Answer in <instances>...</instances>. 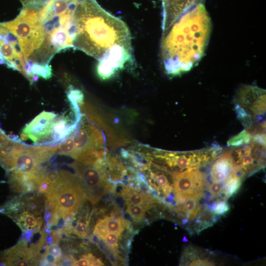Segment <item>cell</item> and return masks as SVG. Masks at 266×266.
<instances>
[{
    "label": "cell",
    "instance_id": "obj_1",
    "mask_svg": "<svg viewBox=\"0 0 266 266\" xmlns=\"http://www.w3.org/2000/svg\"><path fill=\"white\" fill-rule=\"evenodd\" d=\"M73 47L99 62L124 65L132 58L131 36L126 23L96 0H78L74 12Z\"/></svg>",
    "mask_w": 266,
    "mask_h": 266
},
{
    "label": "cell",
    "instance_id": "obj_2",
    "mask_svg": "<svg viewBox=\"0 0 266 266\" xmlns=\"http://www.w3.org/2000/svg\"><path fill=\"white\" fill-rule=\"evenodd\" d=\"M211 29L210 18L201 3L184 12L162 33L161 55L168 74H180L198 64L204 54Z\"/></svg>",
    "mask_w": 266,
    "mask_h": 266
},
{
    "label": "cell",
    "instance_id": "obj_3",
    "mask_svg": "<svg viewBox=\"0 0 266 266\" xmlns=\"http://www.w3.org/2000/svg\"><path fill=\"white\" fill-rule=\"evenodd\" d=\"M45 195L52 214L63 219L74 213L86 197L76 175L63 170L53 174L51 186Z\"/></svg>",
    "mask_w": 266,
    "mask_h": 266
},
{
    "label": "cell",
    "instance_id": "obj_4",
    "mask_svg": "<svg viewBox=\"0 0 266 266\" xmlns=\"http://www.w3.org/2000/svg\"><path fill=\"white\" fill-rule=\"evenodd\" d=\"M41 7H23L13 20L1 23L18 39L26 64L41 46L44 33L39 18Z\"/></svg>",
    "mask_w": 266,
    "mask_h": 266
},
{
    "label": "cell",
    "instance_id": "obj_5",
    "mask_svg": "<svg viewBox=\"0 0 266 266\" xmlns=\"http://www.w3.org/2000/svg\"><path fill=\"white\" fill-rule=\"evenodd\" d=\"M237 118L246 130L266 127V90L256 86L243 85L234 98Z\"/></svg>",
    "mask_w": 266,
    "mask_h": 266
},
{
    "label": "cell",
    "instance_id": "obj_6",
    "mask_svg": "<svg viewBox=\"0 0 266 266\" xmlns=\"http://www.w3.org/2000/svg\"><path fill=\"white\" fill-rule=\"evenodd\" d=\"M173 192L177 204L189 199L206 200L209 182L207 175L200 168L173 173Z\"/></svg>",
    "mask_w": 266,
    "mask_h": 266
},
{
    "label": "cell",
    "instance_id": "obj_7",
    "mask_svg": "<svg viewBox=\"0 0 266 266\" xmlns=\"http://www.w3.org/2000/svg\"><path fill=\"white\" fill-rule=\"evenodd\" d=\"M76 172L80 184L87 197L96 203L105 193L112 191L113 186L108 179L107 171L100 170L92 166L75 162L71 166Z\"/></svg>",
    "mask_w": 266,
    "mask_h": 266
},
{
    "label": "cell",
    "instance_id": "obj_8",
    "mask_svg": "<svg viewBox=\"0 0 266 266\" xmlns=\"http://www.w3.org/2000/svg\"><path fill=\"white\" fill-rule=\"evenodd\" d=\"M233 166L241 168L247 177L251 176L266 165V144L253 140L251 142L233 146L229 149Z\"/></svg>",
    "mask_w": 266,
    "mask_h": 266
},
{
    "label": "cell",
    "instance_id": "obj_9",
    "mask_svg": "<svg viewBox=\"0 0 266 266\" xmlns=\"http://www.w3.org/2000/svg\"><path fill=\"white\" fill-rule=\"evenodd\" d=\"M75 159L81 153L91 149H102L105 144V137L96 126L85 123L76 129L72 136Z\"/></svg>",
    "mask_w": 266,
    "mask_h": 266
},
{
    "label": "cell",
    "instance_id": "obj_10",
    "mask_svg": "<svg viewBox=\"0 0 266 266\" xmlns=\"http://www.w3.org/2000/svg\"><path fill=\"white\" fill-rule=\"evenodd\" d=\"M57 116L54 112L43 111L25 126L23 133L35 143L44 141L51 136L54 121Z\"/></svg>",
    "mask_w": 266,
    "mask_h": 266
},
{
    "label": "cell",
    "instance_id": "obj_11",
    "mask_svg": "<svg viewBox=\"0 0 266 266\" xmlns=\"http://www.w3.org/2000/svg\"><path fill=\"white\" fill-rule=\"evenodd\" d=\"M162 33L165 32L184 12L204 0H162Z\"/></svg>",
    "mask_w": 266,
    "mask_h": 266
},
{
    "label": "cell",
    "instance_id": "obj_12",
    "mask_svg": "<svg viewBox=\"0 0 266 266\" xmlns=\"http://www.w3.org/2000/svg\"><path fill=\"white\" fill-rule=\"evenodd\" d=\"M232 158L228 150L213 162L209 174L212 183H225L233 170Z\"/></svg>",
    "mask_w": 266,
    "mask_h": 266
},
{
    "label": "cell",
    "instance_id": "obj_13",
    "mask_svg": "<svg viewBox=\"0 0 266 266\" xmlns=\"http://www.w3.org/2000/svg\"><path fill=\"white\" fill-rule=\"evenodd\" d=\"M125 227V220L122 217H106L97 222L94 234L101 239L108 233H113L120 235Z\"/></svg>",
    "mask_w": 266,
    "mask_h": 266
},
{
    "label": "cell",
    "instance_id": "obj_14",
    "mask_svg": "<svg viewBox=\"0 0 266 266\" xmlns=\"http://www.w3.org/2000/svg\"><path fill=\"white\" fill-rule=\"evenodd\" d=\"M210 257L209 252L200 251L190 246L185 249L180 264L184 266H215L214 260Z\"/></svg>",
    "mask_w": 266,
    "mask_h": 266
},
{
    "label": "cell",
    "instance_id": "obj_15",
    "mask_svg": "<svg viewBox=\"0 0 266 266\" xmlns=\"http://www.w3.org/2000/svg\"><path fill=\"white\" fill-rule=\"evenodd\" d=\"M76 124H69L64 116L54 121L51 134L52 139L48 145L58 144L63 142L77 128Z\"/></svg>",
    "mask_w": 266,
    "mask_h": 266
},
{
    "label": "cell",
    "instance_id": "obj_16",
    "mask_svg": "<svg viewBox=\"0 0 266 266\" xmlns=\"http://www.w3.org/2000/svg\"><path fill=\"white\" fill-rule=\"evenodd\" d=\"M42 223V219L41 217H36L33 213L28 211L23 212L17 219V224L23 231L39 229Z\"/></svg>",
    "mask_w": 266,
    "mask_h": 266
},
{
    "label": "cell",
    "instance_id": "obj_17",
    "mask_svg": "<svg viewBox=\"0 0 266 266\" xmlns=\"http://www.w3.org/2000/svg\"><path fill=\"white\" fill-rule=\"evenodd\" d=\"M242 182V180L233 175L231 172L226 180L217 199L227 200L238 192Z\"/></svg>",
    "mask_w": 266,
    "mask_h": 266
},
{
    "label": "cell",
    "instance_id": "obj_18",
    "mask_svg": "<svg viewBox=\"0 0 266 266\" xmlns=\"http://www.w3.org/2000/svg\"><path fill=\"white\" fill-rule=\"evenodd\" d=\"M208 209L219 217L224 215L230 210V206L226 200L217 199L216 200L206 204Z\"/></svg>",
    "mask_w": 266,
    "mask_h": 266
},
{
    "label": "cell",
    "instance_id": "obj_19",
    "mask_svg": "<svg viewBox=\"0 0 266 266\" xmlns=\"http://www.w3.org/2000/svg\"><path fill=\"white\" fill-rule=\"evenodd\" d=\"M253 137L245 130L231 138L228 142V146H239L251 142Z\"/></svg>",
    "mask_w": 266,
    "mask_h": 266
},
{
    "label": "cell",
    "instance_id": "obj_20",
    "mask_svg": "<svg viewBox=\"0 0 266 266\" xmlns=\"http://www.w3.org/2000/svg\"><path fill=\"white\" fill-rule=\"evenodd\" d=\"M57 152L60 155L69 156L75 159L74 146L72 136L65 139L58 146Z\"/></svg>",
    "mask_w": 266,
    "mask_h": 266
},
{
    "label": "cell",
    "instance_id": "obj_21",
    "mask_svg": "<svg viewBox=\"0 0 266 266\" xmlns=\"http://www.w3.org/2000/svg\"><path fill=\"white\" fill-rule=\"evenodd\" d=\"M67 98L70 104L76 103L81 106L84 104V96L79 90L74 89L71 86L69 87L67 92Z\"/></svg>",
    "mask_w": 266,
    "mask_h": 266
},
{
    "label": "cell",
    "instance_id": "obj_22",
    "mask_svg": "<svg viewBox=\"0 0 266 266\" xmlns=\"http://www.w3.org/2000/svg\"><path fill=\"white\" fill-rule=\"evenodd\" d=\"M133 218L134 221H140L145 215V208L140 205L127 204L126 209Z\"/></svg>",
    "mask_w": 266,
    "mask_h": 266
},
{
    "label": "cell",
    "instance_id": "obj_23",
    "mask_svg": "<svg viewBox=\"0 0 266 266\" xmlns=\"http://www.w3.org/2000/svg\"><path fill=\"white\" fill-rule=\"evenodd\" d=\"M119 236L115 233H108L102 238L105 245L112 250L114 255L117 253V247Z\"/></svg>",
    "mask_w": 266,
    "mask_h": 266
},
{
    "label": "cell",
    "instance_id": "obj_24",
    "mask_svg": "<svg viewBox=\"0 0 266 266\" xmlns=\"http://www.w3.org/2000/svg\"><path fill=\"white\" fill-rule=\"evenodd\" d=\"M87 224L79 222L73 229V233L79 237L84 238L87 233Z\"/></svg>",
    "mask_w": 266,
    "mask_h": 266
},
{
    "label": "cell",
    "instance_id": "obj_25",
    "mask_svg": "<svg viewBox=\"0 0 266 266\" xmlns=\"http://www.w3.org/2000/svg\"><path fill=\"white\" fill-rule=\"evenodd\" d=\"M45 251L53 255L59 260V262L62 257L61 249L58 244L54 243L46 245Z\"/></svg>",
    "mask_w": 266,
    "mask_h": 266
},
{
    "label": "cell",
    "instance_id": "obj_26",
    "mask_svg": "<svg viewBox=\"0 0 266 266\" xmlns=\"http://www.w3.org/2000/svg\"><path fill=\"white\" fill-rule=\"evenodd\" d=\"M23 7H42L48 0H19Z\"/></svg>",
    "mask_w": 266,
    "mask_h": 266
},
{
    "label": "cell",
    "instance_id": "obj_27",
    "mask_svg": "<svg viewBox=\"0 0 266 266\" xmlns=\"http://www.w3.org/2000/svg\"><path fill=\"white\" fill-rule=\"evenodd\" d=\"M75 260L71 256H65L61 257L58 266H73Z\"/></svg>",
    "mask_w": 266,
    "mask_h": 266
},
{
    "label": "cell",
    "instance_id": "obj_28",
    "mask_svg": "<svg viewBox=\"0 0 266 266\" xmlns=\"http://www.w3.org/2000/svg\"><path fill=\"white\" fill-rule=\"evenodd\" d=\"M73 266H91V263L89 259H88L87 258L85 257L83 255L82 256V258H80L78 260H75Z\"/></svg>",
    "mask_w": 266,
    "mask_h": 266
},
{
    "label": "cell",
    "instance_id": "obj_29",
    "mask_svg": "<svg viewBox=\"0 0 266 266\" xmlns=\"http://www.w3.org/2000/svg\"><path fill=\"white\" fill-rule=\"evenodd\" d=\"M125 200L121 196H118L115 199V201L118 206L123 208L125 204Z\"/></svg>",
    "mask_w": 266,
    "mask_h": 266
},
{
    "label": "cell",
    "instance_id": "obj_30",
    "mask_svg": "<svg viewBox=\"0 0 266 266\" xmlns=\"http://www.w3.org/2000/svg\"><path fill=\"white\" fill-rule=\"evenodd\" d=\"M106 253H107V257H108L110 262L113 265H116L117 264L116 260L115 257V255L114 254L111 253V252H108L106 251Z\"/></svg>",
    "mask_w": 266,
    "mask_h": 266
},
{
    "label": "cell",
    "instance_id": "obj_31",
    "mask_svg": "<svg viewBox=\"0 0 266 266\" xmlns=\"http://www.w3.org/2000/svg\"><path fill=\"white\" fill-rule=\"evenodd\" d=\"M123 216L126 221L132 222L133 221V217L127 211L124 213Z\"/></svg>",
    "mask_w": 266,
    "mask_h": 266
},
{
    "label": "cell",
    "instance_id": "obj_32",
    "mask_svg": "<svg viewBox=\"0 0 266 266\" xmlns=\"http://www.w3.org/2000/svg\"><path fill=\"white\" fill-rule=\"evenodd\" d=\"M9 138L11 141H13L17 143H20L21 142V138H20L17 135L14 134L10 135Z\"/></svg>",
    "mask_w": 266,
    "mask_h": 266
},
{
    "label": "cell",
    "instance_id": "obj_33",
    "mask_svg": "<svg viewBox=\"0 0 266 266\" xmlns=\"http://www.w3.org/2000/svg\"><path fill=\"white\" fill-rule=\"evenodd\" d=\"M89 239H90V241L96 244H97L100 241L99 237L97 235L94 234L93 235H91Z\"/></svg>",
    "mask_w": 266,
    "mask_h": 266
},
{
    "label": "cell",
    "instance_id": "obj_34",
    "mask_svg": "<svg viewBox=\"0 0 266 266\" xmlns=\"http://www.w3.org/2000/svg\"><path fill=\"white\" fill-rule=\"evenodd\" d=\"M20 137L22 140H26V139H28V136L26 133L22 132L21 133Z\"/></svg>",
    "mask_w": 266,
    "mask_h": 266
}]
</instances>
